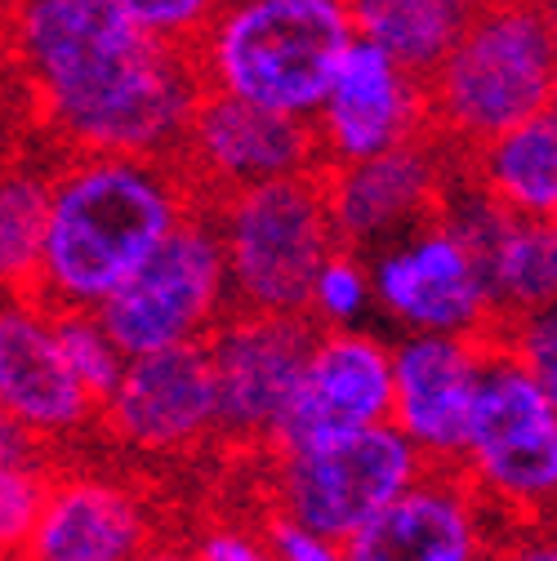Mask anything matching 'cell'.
<instances>
[{"label": "cell", "mask_w": 557, "mask_h": 561, "mask_svg": "<svg viewBox=\"0 0 557 561\" xmlns=\"http://www.w3.org/2000/svg\"><path fill=\"white\" fill-rule=\"evenodd\" d=\"M375 304V280H371V263L353 250H334L312 286V304H308V321L317 330H357V321L371 312Z\"/></svg>", "instance_id": "25"}, {"label": "cell", "mask_w": 557, "mask_h": 561, "mask_svg": "<svg viewBox=\"0 0 557 561\" xmlns=\"http://www.w3.org/2000/svg\"><path fill=\"white\" fill-rule=\"evenodd\" d=\"M496 561H557V535H522L513 543H500Z\"/></svg>", "instance_id": "32"}, {"label": "cell", "mask_w": 557, "mask_h": 561, "mask_svg": "<svg viewBox=\"0 0 557 561\" xmlns=\"http://www.w3.org/2000/svg\"><path fill=\"white\" fill-rule=\"evenodd\" d=\"M375 304L406 334L496 339L500 312L468 245L437 219L414 237L388 245L371 263Z\"/></svg>", "instance_id": "9"}, {"label": "cell", "mask_w": 557, "mask_h": 561, "mask_svg": "<svg viewBox=\"0 0 557 561\" xmlns=\"http://www.w3.org/2000/svg\"><path fill=\"white\" fill-rule=\"evenodd\" d=\"M446 144L437 134H424L414 144L384 152L362 165L321 170L326 196H330V219L343 250H388L420 228L437 224L446 196L455 187V170L446 165Z\"/></svg>", "instance_id": "11"}, {"label": "cell", "mask_w": 557, "mask_h": 561, "mask_svg": "<svg viewBox=\"0 0 557 561\" xmlns=\"http://www.w3.org/2000/svg\"><path fill=\"white\" fill-rule=\"evenodd\" d=\"M174 165L201 205H215L263 183L317 174L321 148L312 121L259 112L224 94H205L196 103Z\"/></svg>", "instance_id": "10"}, {"label": "cell", "mask_w": 557, "mask_h": 561, "mask_svg": "<svg viewBox=\"0 0 557 561\" xmlns=\"http://www.w3.org/2000/svg\"><path fill=\"white\" fill-rule=\"evenodd\" d=\"M99 424L125 450L138 455H179L196 450L219 433V383L211 347L187 343L157 357H134L103 401Z\"/></svg>", "instance_id": "15"}, {"label": "cell", "mask_w": 557, "mask_h": 561, "mask_svg": "<svg viewBox=\"0 0 557 561\" xmlns=\"http://www.w3.org/2000/svg\"><path fill=\"white\" fill-rule=\"evenodd\" d=\"M45 485H49V472L0 463V561H19L32 526H36Z\"/></svg>", "instance_id": "27"}, {"label": "cell", "mask_w": 557, "mask_h": 561, "mask_svg": "<svg viewBox=\"0 0 557 561\" xmlns=\"http://www.w3.org/2000/svg\"><path fill=\"white\" fill-rule=\"evenodd\" d=\"M353 45L357 23L343 0H241L219 5L192 58L205 94L312 121Z\"/></svg>", "instance_id": "3"}, {"label": "cell", "mask_w": 557, "mask_h": 561, "mask_svg": "<svg viewBox=\"0 0 557 561\" xmlns=\"http://www.w3.org/2000/svg\"><path fill=\"white\" fill-rule=\"evenodd\" d=\"M459 174L509 219H557V116H531L526 125L491 138L459 161Z\"/></svg>", "instance_id": "21"}, {"label": "cell", "mask_w": 557, "mask_h": 561, "mask_svg": "<svg viewBox=\"0 0 557 561\" xmlns=\"http://www.w3.org/2000/svg\"><path fill=\"white\" fill-rule=\"evenodd\" d=\"M317 334L321 330L308 317L228 312L219 321V330L205 339V347H211V366L219 383L224 437L272 446Z\"/></svg>", "instance_id": "13"}, {"label": "cell", "mask_w": 557, "mask_h": 561, "mask_svg": "<svg viewBox=\"0 0 557 561\" xmlns=\"http://www.w3.org/2000/svg\"><path fill=\"white\" fill-rule=\"evenodd\" d=\"M134 561H196V548H187L179 539H152Z\"/></svg>", "instance_id": "33"}, {"label": "cell", "mask_w": 557, "mask_h": 561, "mask_svg": "<svg viewBox=\"0 0 557 561\" xmlns=\"http://www.w3.org/2000/svg\"><path fill=\"white\" fill-rule=\"evenodd\" d=\"M496 339L401 334L393 343V428L429 468H459Z\"/></svg>", "instance_id": "14"}, {"label": "cell", "mask_w": 557, "mask_h": 561, "mask_svg": "<svg viewBox=\"0 0 557 561\" xmlns=\"http://www.w3.org/2000/svg\"><path fill=\"white\" fill-rule=\"evenodd\" d=\"M442 224L477 259L486 286H491L500 325L557 304V219L553 224L509 219L500 205H491L459 174L446 196Z\"/></svg>", "instance_id": "19"}, {"label": "cell", "mask_w": 557, "mask_h": 561, "mask_svg": "<svg viewBox=\"0 0 557 561\" xmlns=\"http://www.w3.org/2000/svg\"><path fill=\"white\" fill-rule=\"evenodd\" d=\"M459 472L500 513L544 517L557 508V405L500 343L491 347Z\"/></svg>", "instance_id": "8"}, {"label": "cell", "mask_w": 557, "mask_h": 561, "mask_svg": "<svg viewBox=\"0 0 557 561\" xmlns=\"http://www.w3.org/2000/svg\"><path fill=\"white\" fill-rule=\"evenodd\" d=\"M196 205L170 161L67 157L49 179L36 295L54 312H99Z\"/></svg>", "instance_id": "2"}, {"label": "cell", "mask_w": 557, "mask_h": 561, "mask_svg": "<svg viewBox=\"0 0 557 561\" xmlns=\"http://www.w3.org/2000/svg\"><path fill=\"white\" fill-rule=\"evenodd\" d=\"M205 209L224 241L232 312L308 317L317 276L339 250L326 174L263 183Z\"/></svg>", "instance_id": "5"}, {"label": "cell", "mask_w": 557, "mask_h": 561, "mask_svg": "<svg viewBox=\"0 0 557 561\" xmlns=\"http://www.w3.org/2000/svg\"><path fill=\"white\" fill-rule=\"evenodd\" d=\"M228 312L232 299L224 241L215 215L196 205L170 232V241L99 308V321L116 339L125 362H134L170 353V347L205 343Z\"/></svg>", "instance_id": "6"}, {"label": "cell", "mask_w": 557, "mask_h": 561, "mask_svg": "<svg viewBox=\"0 0 557 561\" xmlns=\"http://www.w3.org/2000/svg\"><path fill=\"white\" fill-rule=\"evenodd\" d=\"M496 343L504 353L548 392V401L557 405V304L544 312H531L522 321L500 325Z\"/></svg>", "instance_id": "26"}, {"label": "cell", "mask_w": 557, "mask_h": 561, "mask_svg": "<svg viewBox=\"0 0 557 561\" xmlns=\"http://www.w3.org/2000/svg\"><path fill=\"white\" fill-rule=\"evenodd\" d=\"M0 414L41 446L99 424V401L67 370L58 312L41 295L0 299Z\"/></svg>", "instance_id": "17"}, {"label": "cell", "mask_w": 557, "mask_h": 561, "mask_svg": "<svg viewBox=\"0 0 557 561\" xmlns=\"http://www.w3.org/2000/svg\"><path fill=\"white\" fill-rule=\"evenodd\" d=\"M263 543L272 552V561H348L343 557V543L334 539H321L286 517H272L268 530H263Z\"/></svg>", "instance_id": "29"}, {"label": "cell", "mask_w": 557, "mask_h": 561, "mask_svg": "<svg viewBox=\"0 0 557 561\" xmlns=\"http://www.w3.org/2000/svg\"><path fill=\"white\" fill-rule=\"evenodd\" d=\"M49 179L32 165L0 161V299L36 295L45 219H49Z\"/></svg>", "instance_id": "23"}, {"label": "cell", "mask_w": 557, "mask_h": 561, "mask_svg": "<svg viewBox=\"0 0 557 561\" xmlns=\"http://www.w3.org/2000/svg\"><path fill=\"white\" fill-rule=\"evenodd\" d=\"M125 5L148 36H157L161 45L187 49V54H196L201 36L211 32L219 14V5H196V0H125Z\"/></svg>", "instance_id": "28"}, {"label": "cell", "mask_w": 557, "mask_h": 561, "mask_svg": "<svg viewBox=\"0 0 557 561\" xmlns=\"http://www.w3.org/2000/svg\"><path fill=\"white\" fill-rule=\"evenodd\" d=\"M45 446L23 433L10 414H0V463H10V468H32V472H45Z\"/></svg>", "instance_id": "31"}, {"label": "cell", "mask_w": 557, "mask_h": 561, "mask_svg": "<svg viewBox=\"0 0 557 561\" xmlns=\"http://www.w3.org/2000/svg\"><path fill=\"white\" fill-rule=\"evenodd\" d=\"M393 424V347L371 330H321L272 450H308Z\"/></svg>", "instance_id": "12"}, {"label": "cell", "mask_w": 557, "mask_h": 561, "mask_svg": "<svg viewBox=\"0 0 557 561\" xmlns=\"http://www.w3.org/2000/svg\"><path fill=\"white\" fill-rule=\"evenodd\" d=\"M58 347H62L67 370L77 375V383L103 410V401L116 392L129 362L116 347V339L107 334V325L99 321V312H58Z\"/></svg>", "instance_id": "24"}, {"label": "cell", "mask_w": 557, "mask_h": 561, "mask_svg": "<svg viewBox=\"0 0 557 561\" xmlns=\"http://www.w3.org/2000/svg\"><path fill=\"white\" fill-rule=\"evenodd\" d=\"M491 561H496V557H491Z\"/></svg>", "instance_id": "35"}, {"label": "cell", "mask_w": 557, "mask_h": 561, "mask_svg": "<svg viewBox=\"0 0 557 561\" xmlns=\"http://www.w3.org/2000/svg\"><path fill=\"white\" fill-rule=\"evenodd\" d=\"M19 77L72 157L179 161L196 103V58L134 23L125 0H32L10 10Z\"/></svg>", "instance_id": "1"}, {"label": "cell", "mask_w": 557, "mask_h": 561, "mask_svg": "<svg viewBox=\"0 0 557 561\" xmlns=\"http://www.w3.org/2000/svg\"><path fill=\"white\" fill-rule=\"evenodd\" d=\"M557 23L548 5H481L429 90V129L455 157L548 112Z\"/></svg>", "instance_id": "4"}, {"label": "cell", "mask_w": 557, "mask_h": 561, "mask_svg": "<svg viewBox=\"0 0 557 561\" xmlns=\"http://www.w3.org/2000/svg\"><path fill=\"white\" fill-rule=\"evenodd\" d=\"M424 472L429 463L393 424L308 450H276V517L348 543L420 485Z\"/></svg>", "instance_id": "7"}, {"label": "cell", "mask_w": 557, "mask_h": 561, "mask_svg": "<svg viewBox=\"0 0 557 561\" xmlns=\"http://www.w3.org/2000/svg\"><path fill=\"white\" fill-rule=\"evenodd\" d=\"M473 14L477 5H459V0H357L353 5L357 41L388 54L420 85L442 72Z\"/></svg>", "instance_id": "22"}, {"label": "cell", "mask_w": 557, "mask_h": 561, "mask_svg": "<svg viewBox=\"0 0 557 561\" xmlns=\"http://www.w3.org/2000/svg\"><path fill=\"white\" fill-rule=\"evenodd\" d=\"M196 561H272V552L259 535L224 526V530H211L196 543Z\"/></svg>", "instance_id": "30"}, {"label": "cell", "mask_w": 557, "mask_h": 561, "mask_svg": "<svg viewBox=\"0 0 557 561\" xmlns=\"http://www.w3.org/2000/svg\"><path fill=\"white\" fill-rule=\"evenodd\" d=\"M548 112L557 116V77H553V99H548Z\"/></svg>", "instance_id": "34"}, {"label": "cell", "mask_w": 557, "mask_h": 561, "mask_svg": "<svg viewBox=\"0 0 557 561\" xmlns=\"http://www.w3.org/2000/svg\"><path fill=\"white\" fill-rule=\"evenodd\" d=\"M491 504L459 468H429L424 481L343 543L348 561H491Z\"/></svg>", "instance_id": "18"}, {"label": "cell", "mask_w": 557, "mask_h": 561, "mask_svg": "<svg viewBox=\"0 0 557 561\" xmlns=\"http://www.w3.org/2000/svg\"><path fill=\"white\" fill-rule=\"evenodd\" d=\"M148 543V508L125 481L103 472H62L45 485L19 561H134Z\"/></svg>", "instance_id": "20"}, {"label": "cell", "mask_w": 557, "mask_h": 561, "mask_svg": "<svg viewBox=\"0 0 557 561\" xmlns=\"http://www.w3.org/2000/svg\"><path fill=\"white\" fill-rule=\"evenodd\" d=\"M321 170L362 165L397 152L429 129V90L406 77L375 45L357 41L343 54L321 112L312 116Z\"/></svg>", "instance_id": "16"}]
</instances>
